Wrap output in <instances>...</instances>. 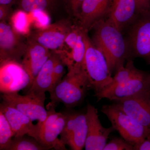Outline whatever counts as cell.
<instances>
[{
  "mask_svg": "<svg viewBox=\"0 0 150 150\" xmlns=\"http://www.w3.org/2000/svg\"><path fill=\"white\" fill-rule=\"evenodd\" d=\"M90 38L94 46L104 55L111 74L124 66L128 59V51L123 33L108 18L96 23L92 28Z\"/></svg>",
  "mask_w": 150,
  "mask_h": 150,
  "instance_id": "obj_1",
  "label": "cell"
},
{
  "mask_svg": "<svg viewBox=\"0 0 150 150\" xmlns=\"http://www.w3.org/2000/svg\"><path fill=\"white\" fill-rule=\"evenodd\" d=\"M90 89L87 75L84 69L77 71H68L62 81L49 93L51 102L55 105L63 103L66 107L73 108L83 101Z\"/></svg>",
  "mask_w": 150,
  "mask_h": 150,
  "instance_id": "obj_2",
  "label": "cell"
},
{
  "mask_svg": "<svg viewBox=\"0 0 150 150\" xmlns=\"http://www.w3.org/2000/svg\"><path fill=\"white\" fill-rule=\"evenodd\" d=\"M128 59L150 58V11L138 13L123 33Z\"/></svg>",
  "mask_w": 150,
  "mask_h": 150,
  "instance_id": "obj_3",
  "label": "cell"
},
{
  "mask_svg": "<svg viewBox=\"0 0 150 150\" xmlns=\"http://www.w3.org/2000/svg\"><path fill=\"white\" fill-rule=\"evenodd\" d=\"M84 37L86 46L84 69L88 78L90 89L93 91L95 96L111 83L112 74L104 55L93 45L88 32L84 31Z\"/></svg>",
  "mask_w": 150,
  "mask_h": 150,
  "instance_id": "obj_4",
  "label": "cell"
},
{
  "mask_svg": "<svg viewBox=\"0 0 150 150\" xmlns=\"http://www.w3.org/2000/svg\"><path fill=\"white\" fill-rule=\"evenodd\" d=\"M100 110L107 116L114 130L134 147L150 134V129L126 114L114 103L104 105Z\"/></svg>",
  "mask_w": 150,
  "mask_h": 150,
  "instance_id": "obj_5",
  "label": "cell"
},
{
  "mask_svg": "<svg viewBox=\"0 0 150 150\" xmlns=\"http://www.w3.org/2000/svg\"><path fill=\"white\" fill-rule=\"evenodd\" d=\"M1 97L3 102L16 108L33 122L37 121L36 124L40 130L48 115V110L44 105L46 98L45 93H27L23 96L18 93H4Z\"/></svg>",
  "mask_w": 150,
  "mask_h": 150,
  "instance_id": "obj_6",
  "label": "cell"
},
{
  "mask_svg": "<svg viewBox=\"0 0 150 150\" xmlns=\"http://www.w3.org/2000/svg\"><path fill=\"white\" fill-rule=\"evenodd\" d=\"M150 90V73L135 68L130 78L123 83L104 89L94 96L99 101L103 98L111 101L123 99Z\"/></svg>",
  "mask_w": 150,
  "mask_h": 150,
  "instance_id": "obj_7",
  "label": "cell"
},
{
  "mask_svg": "<svg viewBox=\"0 0 150 150\" xmlns=\"http://www.w3.org/2000/svg\"><path fill=\"white\" fill-rule=\"evenodd\" d=\"M48 115L41 126L38 142L48 150H67L59 139L66 122V113L56 112L54 105L47 104Z\"/></svg>",
  "mask_w": 150,
  "mask_h": 150,
  "instance_id": "obj_8",
  "label": "cell"
},
{
  "mask_svg": "<svg viewBox=\"0 0 150 150\" xmlns=\"http://www.w3.org/2000/svg\"><path fill=\"white\" fill-rule=\"evenodd\" d=\"M30 86V79L21 64L18 61L1 62L0 91L3 94L18 93Z\"/></svg>",
  "mask_w": 150,
  "mask_h": 150,
  "instance_id": "obj_9",
  "label": "cell"
},
{
  "mask_svg": "<svg viewBox=\"0 0 150 150\" xmlns=\"http://www.w3.org/2000/svg\"><path fill=\"white\" fill-rule=\"evenodd\" d=\"M66 122L60 135V139L65 146L73 150H81L85 148L87 125L86 113L66 112Z\"/></svg>",
  "mask_w": 150,
  "mask_h": 150,
  "instance_id": "obj_10",
  "label": "cell"
},
{
  "mask_svg": "<svg viewBox=\"0 0 150 150\" xmlns=\"http://www.w3.org/2000/svg\"><path fill=\"white\" fill-rule=\"evenodd\" d=\"M74 24L69 20H62L45 28L31 31L28 37L51 51H57L64 45Z\"/></svg>",
  "mask_w": 150,
  "mask_h": 150,
  "instance_id": "obj_11",
  "label": "cell"
},
{
  "mask_svg": "<svg viewBox=\"0 0 150 150\" xmlns=\"http://www.w3.org/2000/svg\"><path fill=\"white\" fill-rule=\"evenodd\" d=\"M112 101L126 114L150 129V90Z\"/></svg>",
  "mask_w": 150,
  "mask_h": 150,
  "instance_id": "obj_12",
  "label": "cell"
},
{
  "mask_svg": "<svg viewBox=\"0 0 150 150\" xmlns=\"http://www.w3.org/2000/svg\"><path fill=\"white\" fill-rule=\"evenodd\" d=\"M87 131L85 149L86 150H103L110 134L114 131L112 126L105 128L102 126L98 114L97 110L88 103L86 112Z\"/></svg>",
  "mask_w": 150,
  "mask_h": 150,
  "instance_id": "obj_13",
  "label": "cell"
},
{
  "mask_svg": "<svg viewBox=\"0 0 150 150\" xmlns=\"http://www.w3.org/2000/svg\"><path fill=\"white\" fill-rule=\"evenodd\" d=\"M26 43L21 35L15 32L10 24L6 21L0 22V61H18L25 53Z\"/></svg>",
  "mask_w": 150,
  "mask_h": 150,
  "instance_id": "obj_14",
  "label": "cell"
},
{
  "mask_svg": "<svg viewBox=\"0 0 150 150\" xmlns=\"http://www.w3.org/2000/svg\"><path fill=\"white\" fill-rule=\"evenodd\" d=\"M112 0H84L75 23L86 32L97 22L108 17Z\"/></svg>",
  "mask_w": 150,
  "mask_h": 150,
  "instance_id": "obj_15",
  "label": "cell"
},
{
  "mask_svg": "<svg viewBox=\"0 0 150 150\" xmlns=\"http://www.w3.org/2000/svg\"><path fill=\"white\" fill-rule=\"evenodd\" d=\"M0 111L4 113L10 124L13 138L28 135L38 141L40 129L27 115L3 102L0 105Z\"/></svg>",
  "mask_w": 150,
  "mask_h": 150,
  "instance_id": "obj_16",
  "label": "cell"
},
{
  "mask_svg": "<svg viewBox=\"0 0 150 150\" xmlns=\"http://www.w3.org/2000/svg\"><path fill=\"white\" fill-rule=\"evenodd\" d=\"M27 38L26 49L21 64L29 75L31 86L41 68L51 56L52 51Z\"/></svg>",
  "mask_w": 150,
  "mask_h": 150,
  "instance_id": "obj_17",
  "label": "cell"
},
{
  "mask_svg": "<svg viewBox=\"0 0 150 150\" xmlns=\"http://www.w3.org/2000/svg\"><path fill=\"white\" fill-rule=\"evenodd\" d=\"M137 14L136 0H112L108 18L123 33Z\"/></svg>",
  "mask_w": 150,
  "mask_h": 150,
  "instance_id": "obj_18",
  "label": "cell"
},
{
  "mask_svg": "<svg viewBox=\"0 0 150 150\" xmlns=\"http://www.w3.org/2000/svg\"><path fill=\"white\" fill-rule=\"evenodd\" d=\"M59 57L58 54L52 51L51 56L38 74L27 93H45L53 90V70Z\"/></svg>",
  "mask_w": 150,
  "mask_h": 150,
  "instance_id": "obj_19",
  "label": "cell"
},
{
  "mask_svg": "<svg viewBox=\"0 0 150 150\" xmlns=\"http://www.w3.org/2000/svg\"><path fill=\"white\" fill-rule=\"evenodd\" d=\"M10 21V24L15 32L21 36H29L31 32V22L27 12L21 9L16 11L11 15Z\"/></svg>",
  "mask_w": 150,
  "mask_h": 150,
  "instance_id": "obj_20",
  "label": "cell"
},
{
  "mask_svg": "<svg viewBox=\"0 0 150 150\" xmlns=\"http://www.w3.org/2000/svg\"><path fill=\"white\" fill-rule=\"evenodd\" d=\"M59 0H18L20 9L30 13L40 10L49 13L54 10Z\"/></svg>",
  "mask_w": 150,
  "mask_h": 150,
  "instance_id": "obj_21",
  "label": "cell"
},
{
  "mask_svg": "<svg viewBox=\"0 0 150 150\" xmlns=\"http://www.w3.org/2000/svg\"><path fill=\"white\" fill-rule=\"evenodd\" d=\"M37 140L31 137L13 138L6 150H46Z\"/></svg>",
  "mask_w": 150,
  "mask_h": 150,
  "instance_id": "obj_22",
  "label": "cell"
},
{
  "mask_svg": "<svg viewBox=\"0 0 150 150\" xmlns=\"http://www.w3.org/2000/svg\"><path fill=\"white\" fill-rule=\"evenodd\" d=\"M13 138L10 124L4 113L0 111V150H6Z\"/></svg>",
  "mask_w": 150,
  "mask_h": 150,
  "instance_id": "obj_23",
  "label": "cell"
},
{
  "mask_svg": "<svg viewBox=\"0 0 150 150\" xmlns=\"http://www.w3.org/2000/svg\"><path fill=\"white\" fill-rule=\"evenodd\" d=\"M31 24L36 29H43L51 24V20L48 13L36 10L29 13Z\"/></svg>",
  "mask_w": 150,
  "mask_h": 150,
  "instance_id": "obj_24",
  "label": "cell"
},
{
  "mask_svg": "<svg viewBox=\"0 0 150 150\" xmlns=\"http://www.w3.org/2000/svg\"><path fill=\"white\" fill-rule=\"evenodd\" d=\"M103 150H134V147L122 137H116L107 143Z\"/></svg>",
  "mask_w": 150,
  "mask_h": 150,
  "instance_id": "obj_25",
  "label": "cell"
},
{
  "mask_svg": "<svg viewBox=\"0 0 150 150\" xmlns=\"http://www.w3.org/2000/svg\"><path fill=\"white\" fill-rule=\"evenodd\" d=\"M67 12L76 20L84 0H62Z\"/></svg>",
  "mask_w": 150,
  "mask_h": 150,
  "instance_id": "obj_26",
  "label": "cell"
},
{
  "mask_svg": "<svg viewBox=\"0 0 150 150\" xmlns=\"http://www.w3.org/2000/svg\"><path fill=\"white\" fill-rule=\"evenodd\" d=\"M65 66L66 65L62 61L60 56H59V58L54 65V70H53V86H54V89L62 81V78L65 72Z\"/></svg>",
  "mask_w": 150,
  "mask_h": 150,
  "instance_id": "obj_27",
  "label": "cell"
},
{
  "mask_svg": "<svg viewBox=\"0 0 150 150\" xmlns=\"http://www.w3.org/2000/svg\"><path fill=\"white\" fill-rule=\"evenodd\" d=\"M11 6L0 5V21H6L10 15Z\"/></svg>",
  "mask_w": 150,
  "mask_h": 150,
  "instance_id": "obj_28",
  "label": "cell"
},
{
  "mask_svg": "<svg viewBox=\"0 0 150 150\" xmlns=\"http://www.w3.org/2000/svg\"><path fill=\"white\" fill-rule=\"evenodd\" d=\"M137 13L144 11H150V0H136Z\"/></svg>",
  "mask_w": 150,
  "mask_h": 150,
  "instance_id": "obj_29",
  "label": "cell"
},
{
  "mask_svg": "<svg viewBox=\"0 0 150 150\" xmlns=\"http://www.w3.org/2000/svg\"><path fill=\"white\" fill-rule=\"evenodd\" d=\"M134 150H150V134L142 143L134 146Z\"/></svg>",
  "mask_w": 150,
  "mask_h": 150,
  "instance_id": "obj_30",
  "label": "cell"
},
{
  "mask_svg": "<svg viewBox=\"0 0 150 150\" xmlns=\"http://www.w3.org/2000/svg\"><path fill=\"white\" fill-rule=\"evenodd\" d=\"M18 0H0V5L11 6L16 4Z\"/></svg>",
  "mask_w": 150,
  "mask_h": 150,
  "instance_id": "obj_31",
  "label": "cell"
},
{
  "mask_svg": "<svg viewBox=\"0 0 150 150\" xmlns=\"http://www.w3.org/2000/svg\"><path fill=\"white\" fill-rule=\"evenodd\" d=\"M146 62H147L150 65V59H148L147 60H146Z\"/></svg>",
  "mask_w": 150,
  "mask_h": 150,
  "instance_id": "obj_32",
  "label": "cell"
}]
</instances>
